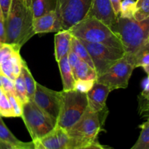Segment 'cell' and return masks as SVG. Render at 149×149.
I'll list each match as a JSON object with an SVG mask.
<instances>
[{
    "mask_svg": "<svg viewBox=\"0 0 149 149\" xmlns=\"http://www.w3.org/2000/svg\"><path fill=\"white\" fill-rule=\"evenodd\" d=\"M79 41L88 51L97 77L106 72L110 67L125 55V52L123 49L106 46L102 44L92 43L81 39H79Z\"/></svg>",
    "mask_w": 149,
    "mask_h": 149,
    "instance_id": "obj_7",
    "label": "cell"
},
{
    "mask_svg": "<svg viewBox=\"0 0 149 149\" xmlns=\"http://www.w3.org/2000/svg\"><path fill=\"white\" fill-rule=\"evenodd\" d=\"M92 0H56L55 11L61 19L63 30H68L85 18Z\"/></svg>",
    "mask_w": 149,
    "mask_h": 149,
    "instance_id": "obj_8",
    "label": "cell"
},
{
    "mask_svg": "<svg viewBox=\"0 0 149 149\" xmlns=\"http://www.w3.org/2000/svg\"><path fill=\"white\" fill-rule=\"evenodd\" d=\"M143 70L145 71V72L148 74V76L149 77V65L143 67Z\"/></svg>",
    "mask_w": 149,
    "mask_h": 149,
    "instance_id": "obj_38",
    "label": "cell"
},
{
    "mask_svg": "<svg viewBox=\"0 0 149 149\" xmlns=\"http://www.w3.org/2000/svg\"><path fill=\"white\" fill-rule=\"evenodd\" d=\"M68 31L78 39L125 50L117 35L109 26L95 17H86Z\"/></svg>",
    "mask_w": 149,
    "mask_h": 149,
    "instance_id": "obj_4",
    "label": "cell"
},
{
    "mask_svg": "<svg viewBox=\"0 0 149 149\" xmlns=\"http://www.w3.org/2000/svg\"><path fill=\"white\" fill-rule=\"evenodd\" d=\"M73 75L75 81L77 80H96L97 74L94 68H91L82 60L79 59L73 68Z\"/></svg>",
    "mask_w": 149,
    "mask_h": 149,
    "instance_id": "obj_18",
    "label": "cell"
},
{
    "mask_svg": "<svg viewBox=\"0 0 149 149\" xmlns=\"http://www.w3.org/2000/svg\"><path fill=\"white\" fill-rule=\"evenodd\" d=\"M95 81L96 80H77L75 81L74 90L87 94L91 90Z\"/></svg>",
    "mask_w": 149,
    "mask_h": 149,
    "instance_id": "obj_30",
    "label": "cell"
},
{
    "mask_svg": "<svg viewBox=\"0 0 149 149\" xmlns=\"http://www.w3.org/2000/svg\"><path fill=\"white\" fill-rule=\"evenodd\" d=\"M3 44H4V43H1V42H0V48L1 47V46H2Z\"/></svg>",
    "mask_w": 149,
    "mask_h": 149,
    "instance_id": "obj_42",
    "label": "cell"
},
{
    "mask_svg": "<svg viewBox=\"0 0 149 149\" xmlns=\"http://www.w3.org/2000/svg\"><path fill=\"white\" fill-rule=\"evenodd\" d=\"M11 149H21V148H11Z\"/></svg>",
    "mask_w": 149,
    "mask_h": 149,
    "instance_id": "obj_43",
    "label": "cell"
},
{
    "mask_svg": "<svg viewBox=\"0 0 149 149\" xmlns=\"http://www.w3.org/2000/svg\"><path fill=\"white\" fill-rule=\"evenodd\" d=\"M112 31L120 39L125 55L131 58L149 42V17L138 21L133 17L127 18L118 16Z\"/></svg>",
    "mask_w": 149,
    "mask_h": 149,
    "instance_id": "obj_3",
    "label": "cell"
},
{
    "mask_svg": "<svg viewBox=\"0 0 149 149\" xmlns=\"http://www.w3.org/2000/svg\"><path fill=\"white\" fill-rule=\"evenodd\" d=\"M59 65L60 72H61V79H62L63 87V91H68V90H74V79L73 71L68 63L67 55L63 57L58 62H57Z\"/></svg>",
    "mask_w": 149,
    "mask_h": 149,
    "instance_id": "obj_17",
    "label": "cell"
},
{
    "mask_svg": "<svg viewBox=\"0 0 149 149\" xmlns=\"http://www.w3.org/2000/svg\"><path fill=\"white\" fill-rule=\"evenodd\" d=\"M33 15L25 0H12L8 15L4 21L5 43L21 48L35 35Z\"/></svg>",
    "mask_w": 149,
    "mask_h": 149,
    "instance_id": "obj_1",
    "label": "cell"
},
{
    "mask_svg": "<svg viewBox=\"0 0 149 149\" xmlns=\"http://www.w3.org/2000/svg\"><path fill=\"white\" fill-rule=\"evenodd\" d=\"M0 116L1 117H15L11 105L4 91L0 96Z\"/></svg>",
    "mask_w": 149,
    "mask_h": 149,
    "instance_id": "obj_28",
    "label": "cell"
},
{
    "mask_svg": "<svg viewBox=\"0 0 149 149\" xmlns=\"http://www.w3.org/2000/svg\"><path fill=\"white\" fill-rule=\"evenodd\" d=\"M20 74L23 76V80H24L25 85H26V90H27V94L29 96V100H32L33 96L34 95L35 90L36 87V81H35L34 78L32 76L29 67H28L26 63L23 61V65H22L21 72Z\"/></svg>",
    "mask_w": 149,
    "mask_h": 149,
    "instance_id": "obj_22",
    "label": "cell"
},
{
    "mask_svg": "<svg viewBox=\"0 0 149 149\" xmlns=\"http://www.w3.org/2000/svg\"><path fill=\"white\" fill-rule=\"evenodd\" d=\"M31 7L33 18H36L48 12L55 11L56 0H31Z\"/></svg>",
    "mask_w": 149,
    "mask_h": 149,
    "instance_id": "obj_19",
    "label": "cell"
},
{
    "mask_svg": "<svg viewBox=\"0 0 149 149\" xmlns=\"http://www.w3.org/2000/svg\"><path fill=\"white\" fill-rule=\"evenodd\" d=\"M109 87L95 81L91 90L87 93L88 108L95 112H99L106 108V100L111 93Z\"/></svg>",
    "mask_w": 149,
    "mask_h": 149,
    "instance_id": "obj_14",
    "label": "cell"
},
{
    "mask_svg": "<svg viewBox=\"0 0 149 149\" xmlns=\"http://www.w3.org/2000/svg\"><path fill=\"white\" fill-rule=\"evenodd\" d=\"M87 17H93L113 29L116 20L110 0H92Z\"/></svg>",
    "mask_w": 149,
    "mask_h": 149,
    "instance_id": "obj_12",
    "label": "cell"
},
{
    "mask_svg": "<svg viewBox=\"0 0 149 149\" xmlns=\"http://www.w3.org/2000/svg\"><path fill=\"white\" fill-rule=\"evenodd\" d=\"M0 88H1V73H0Z\"/></svg>",
    "mask_w": 149,
    "mask_h": 149,
    "instance_id": "obj_40",
    "label": "cell"
},
{
    "mask_svg": "<svg viewBox=\"0 0 149 149\" xmlns=\"http://www.w3.org/2000/svg\"><path fill=\"white\" fill-rule=\"evenodd\" d=\"M149 17V0H137L135 1L133 18L142 21Z\"/></svg>",
    "mask_w": 149,
    "mask_h": 149,
    "instance_id": "obj_24",
    "label": "cell"
},
{
    "mask_svg": "<svg viewBox=\"0 0 149 149\" xmlns=\"http://www.w3.org/2000/svg\"><path fill=\"white\" fill-rule=\"evenodd\" d=\"M111 4L112 9L113 10L115 15L118 17L120 13V7H121V2L122 0H110Z\"/></svg>",
    "mask_w": 149,
    "mask_h": 149,
    "instance_id": "obj_36",
    "label": "cell"
},
{
    "mask_svg": "<svg viewBox=\"0 0 149 149\" xmlns=\"http://www.w3.org/2000/svg\"><path fill=\"white\" fill-rule=\"evenodd\" d=\"M81 149H113V148L110 146H103L100 144L97 141H95L94 143L89 145L83 147Z\"/></svg>",
    "mask_w": 149,
    "mask_h": 149,
    "instance_id": "obj_34",
    "label": "cell"
},
{
    "mask_svg": "<svg viewBox=\"0 0 149 149\" xmlns=\"http://www.w3.org/2000/svg\"><path fill=\"white\" fill-rule=\"evenodd\" d=\"M88 109L86 93L75 90L62 91V102L56 126L68 131L82 117Z\"/></svg>",
    "mask_w": 149,
    "mask_h": 149,
    "instance_id": "obj_5",
    "label": "cell"
},
{
    "mask_svg": "<svg viewBox=\"0 0 149 149\" xmlns=\"http://www.w3.org/2000/svg\"><path fill=\"white\" fill-rule=\"evenodd\" d=\"M108 113L107 108L99 112L93 111L88 108L82 117L67 131L69 137L68 149H81L97 141Z\"/></svg>",
    "mask_w": 149,
    "mask_h": 149,
    "instance_id": "obj_2",
    "label": "cell"
},
{
    "mask_svg": "<svg viewBox=\"0 0 149 149\" xmlns=\"http://www.w3.org/2000/svg\"><path fill=\"white\" fill-rule=\"evenodd\" d=\"M20 117L23 119L32 141L43 138L56 126V122L39 109L32 100L22 104Z\"/></svg>",
    "mask_w": 149,
    "mask_h": 149,
    "instance_id": "obj_6",
    "label": "cell"
},
{
    "mask_svg": "<svg viewBox=\"0 0 149 149\" xmlns=\"http://www.w3.org/2000/svg\"><path fill=\"white\" fill-rule=\"evenodd\" d=\"M25 1L26 2V4H28V6H29V7H31V0H25Z\"/></svg>",
    "mask_w": 149,
    "mask_h": 149,
    "instance_id": "obj_39",
    "label": "cell"
},
{
    "mask_svg": "<svg viewBox=\"0 0 149 149\" xmlns=\"http://www.w3.org/2000/svg\"><path fill=\"white\" fill-rule=\"evenodd\" d=\"M0 141L10 146L13 148L21 149H34L33 143L23 142L17 139L11 131L8 129L4 122H3L1 116H0Z\"/></svg>",
    "mask_w": 149,
    "mask_h": 149,
    "instance_id": "obj_16",
    "label": "cell"
},
{
    "mask_svg": "<svg viewBox=\"0 0 149 149\" xmlns=\"http://www.w3.org/2000/svg\"><path fill=\"white\" fill-rule=\"evenodd\" d=\"M0 17H3V15H2V13H1V7H0ZM3 18H4V17H3Z\"/></svg>",
    "mask_w": 149,
    "mask_h": 149,
    "instance_id": "obj_41",
    "label": "cell"
},
{
    "mask_svg": "<svg viewBox=\"0 0 149 149\" xmlns=\"http://www.w3.org/2000/svg\"><path fill=\"white\" fill-rule=\"evenodd\" d=\"M11 1L12 0H0V7H1V13H2V15L3 17H4V21L6 20L7 15H8Z\"/></svg>",
    "mask_w": 149,
    "mask_h": 149,
    "instance_id": "obj_32",
    "label": "cell"
},
{
    "mask_svg": "<svg viewBox=\"0 0 149 149\" xmlns=\"http://www.w3.org/2000/svg\"><path fill=\"white\" fill-rule=\"evenodd\" d=\"M71 49L77 54V55L80 59L82 60L86 63L88 64L91 68L95 69L94 64H93V61H92L91 58H90V55L87 49H86L84 45L80 42L79 39H78L77 38L74 37L73 36L72 38H71Z\"/></svg>",
    "mask_w": 149,
    "mask_h": 149,
    "instance_id": "obj_20",
    "label": "cell"
},
{
    "mask_svg": "<svg viewBox=\"0 0 149 149\" xmlns=\"http://www.w3.org/2000/svg\"><path fill=\"white\" fill-rule=\"evenodd\" d=\"M34 148L43 149H68L69 137L65 130L55 126L51 132L37 141H32Z\"/></svg>",
    "mask_w": 149,
    "mask_h": 149,
    "instance_id": "obj_11",
    "label": "cell"
},
{
    "mask_svg": "<svg viewBox=\"0 0 149 149\" xmlns=\"http://www.w3.org/2000/svg\"><path fill=\"white\" fill-rule=\"evenodd\" d=\"M11 148H13V147L7 145V144L4 143V142L0 141V149H11Z\"/></svg>",
    "mask_w": 149,
    "mask_h": 149,
    "instance_id": "obj_37",
    "label": "cell"
},
{
    "mask_svg": "<svg viewBox=\"0 0 149 149\" xmlns=\"http://www.w3.org/2000/svg\"><path fill=\"white\" fill-rule=\"evenodd\" d=\"M139 127L141 130L139 138L130 149H149V117Z\"/></svg>",
    "mask_w": 149,
    "mask_h": 149,
    "instance_id": "obj_23",
    "label": "cell"
},
{
    "mask_svg": "<svg viewBox=\"0 0 149 149\" xmlns=\"http://www.w3.org/2000/svg\"><path fill=\"white\" fill-rule=\"evenodd\" d=\"M135 68L132 62L125 55L106 72L98 76L96 81L109 87L111 91L125 89L128 87L129 80Z\"/></svg>",
    "mask_w": 149,
    "mask_h": 149,
    "instance_id": "obj_9",
    "label": "cell"
},
{
    "mask_svg": "<svg viewBox=\"0 0 149 149\" xmlns=\"http://www.w3.org/2000/svg\"><path fill=\"white\" fill-rule=\"evenodd\" d=\"M6 41V29L5 23L3 17H0V42L5 43Z\"/></svg>",
    "mask_w": 149,
    "mask_h": 149,
    "instance_id": "obj_35",
    "label": "cell"
},
{
    "mask_svg": "<svg viewBox=\"0 0 149 149\" xmlns=\"http://www.w3.org/2000/svg\"><path fill=\"white\" fill-rule=\"evenodd\" d=\"M14 87L16 96L20 100L22 104L29 101V98L27 94V90L21 74L14 80Z\"/></svg>",
    "mask_w": 149,
    "mask_h": 149,
    "instance_id": "obj_25",
    "label": "cell"
},
{
    "mask_svg": "<svg viewBox=\"0 0 149 149\" xmlns=\"http://www.w3.org/2000/svg\"><path fill=\"white\" fill-rule=\"evenodd\" d=\"M140 113L141 116L149 111V77L145 81L143 90L139 96Z\"/></svg>",
    "mask_w": 149,
    "mask_h": 149,
    "instance_id": "obj_26",
    "label": "cell"
},
{
    "mask_svg": "<svg viewBox=\"0 0 149 149\" xmlns=\"http://www.w3.org/2000/svg\"><path fill=\"white\" fill-rule=\"evenodd\" d=\"M135 7V0H124V1H122L120 13H119V16L121 17H127V18L133 17Z\"/></svg>",
    "mask_w": 149,
    "mask_h": 149,
    "instance_id": "obj_27",
    "label": "cell"
},
{
    "mask_svg": "<svg viewBox=\"0 0 149 149\" xmlns=\"http://www.w3.org/2000/svg\"><path fill=\"white\" fill-rule=\"evenodd\" d=\"M32 100L39 109L57 122L62 102V91H55L36 83Z\"/></svg>",
    "mask_w": 149,
    "mask_h": 149,
    "instance_id": "obj_10",
    "label": "cell"
},
{
    "mask_svg": "<svg viewBox=\"0 0 149 149\" xmlns=\"http://www.w3.org/2000/svg\"><path fill=\"white\" fill-rule=\"evenodd\" d=\"M1 89L5 93H12L15 95V90L14 87V81L10 79L4 74H1Z\"/></svg>",
    "mask_w": 149,
    "mask_h": 149,
    "instance_id": "obj_31",
    "label": "cell"
},
{
    "mask_svg": "<svg viewBox=\"0 0 149 149\" xmlns=\"http://www.w3.org/2000/svg\"><path fill=\"white\" fill-rule=\"evenodd\" d=\"M34 149H43V148H34Z\"/></svg>",
    "mask_w": 149,
    "mask_h": 149,
    "instance_id": "obj_44",
    "label": "cell"
},
{
    "mask_svg": "<svg viewBox=\"0 0 149 149\" xmlns=\"http://www.w3.org/2000/svg\"><path fill=\"white\" fill-rule=\"evenodd\" d=\"M127 58L132 61L135 65V68H143L146 65H149V42L140 48L131 58Z\"/></svg>",
    "mask_w": 149,
    "mask_h": 149,
    "instance_id": "obj_21",
    "label": "cell"
},
{
    "mask_svg": "<svg viewBox=\"0 0 149 149\" xmlns=\"http://www.w3.org/2000/svg\"><path fill=\"white\" fill-rule=\"evenodd\" d=\"M148 40H149V37H148Z\"/></svg>",
    "mask_w": 149,
    "mask_h": 149,
    "instance_id": "obj_45",
    "label": "cell"
},
{
    "mask_svg": "<svg viewBox=\"0 0 149 149\" xmlns=\"http://www.w3.org/2000/svg\"><path fill=\"white\" fill-rule=\"evenodd\" d=\"M33 28L35 34L58 32L63 30L61 19L55 10L33 18Z\"/></svg>",
    "mask_w": 149,
    "mask_h": 149,
    "instance_id": "obj_13",
    "label": "cell"
},
{
    "mask_svg": "<svg viewBox=\"0 0 149 149\" xmlns=\"http://www.w3.org/2000/svg\"><path fill=\"white\" fill-rule=\"evenodd\" d=\"M11 105L15 117H20L22 115V103L17 96L12 93H5Z\"/></svg>",
    "mask_w": 149,
    "mask_h": 149,
    "instance_id": "obj_29",
    "label": "cell"
},
{
    "mask_svg": "<svg viewBox=\"0 0 149 149\" xmlns=\"http://www.w3.org/2000/svg\"><path fill=\"white\" fill-rule=\"evenodd\" d=\"M67 58H68V63H69L70 66H71V69L72 70L73 68H74V66L76 65V64L78 63V61H79L80 59V58L77 56V54H76L71 49H70L68 53L67 54Z\"/></svg>",
    "mask_w": 149,
    "mask_h": 149,
    "instance_id": "obj_33",
    "label": "cell"
},
{
    "mask_svg": "<svg viewBox=\"0 0 149 149\" xmlns=\"http://www.w3.org/2000/svg\"><path fill=\"white\" fill-rule=\"evenodd\" d=\"M72 35L68 30H62L55 35V57L57 62L66 55L71 49Z\"/></svg>",
    "mask_w": 149,
    "mask_h": 149,
    "instance_id": "obj_15",
    "label": "cell"
}]
</instances>
